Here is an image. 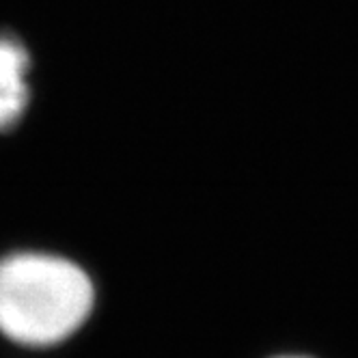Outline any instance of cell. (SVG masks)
Masks as SVG:
<instances>
[{"label":"cell","mask_w":358,"mask_h":358,"mask_svg":"<svg viewBox=\"0 0 358 358\" xmlns=\"http://www.w3.org/2000/svg\"><path fill=\"white\" fill-rule=\"evenodd\" d=\"M93 306L89 276L52 255L0 259V332L22 345H55L76 332Z\"/></svg>","instance_id":"cell-1"},{"label":"cell","mask_w":358,"mask_h":358,"mask_svg":"<svg viewBox=\"0 0 358 358\" xmlns=\"http://www.w3.org/2000/svg\"><path fill=\"white\" fill-rule=\"evenodd\" d=\"M27 48L11 35H0V130H11L29 106Z\"/></svg>","instance_id":"cell-2"}]
</instances>
